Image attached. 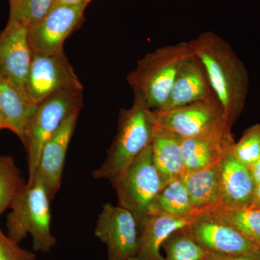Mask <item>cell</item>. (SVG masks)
Masks as SVG:
<instances>
[{"mask_svg":"<svg viewBox=\"0 0 260 260\" xmlns=\"http://www.w3.org/2000/svg\"><path fill=\"white\" fill-rule=\"evenodd\" d=\"M251 207L254 208H257V209H260V184H257L256 186L254 198H253V201L252 203H251Z\"/></svg>","mask_w":260,"mask_h":260,"instance_id":"4dcf8cb0","label":"cell"},{"mask_svg":"<svg viewBox=\"0 0 260 260\" xmlns=\"http://www.w3.org/2000/svg\"><path fill=\"white\" fill-rule=\"evenodd\" d=\"M191 218L158 213L150 214L140 229L137 257L164 260L160 253L162 244L174 233L189 226Z\"/></svg>","mask_w":260,"mask_h":260,"instance_id":"e0dca14e","label":"cell"},{"mask_svg":"<svg viewBox=\"0 0 260 260\" xmlns=\"http://www.w3.org/2000/svg\"><path fill=\"white\" fill-rule=\"evenodd\" d=\"M128 260H145V259H140V258L137 257V256H134V257L130 258V259H129Z\"/></svg>","mask_w":260,"mask_h":260,"instance_id":"836d02e7","label":"cell"},{"mask_svg":"<svg viewBox=\"0 0 260 260\" xmlns=\"http://www.w3.org/2000/svg\"><path fill=\"white\" fill-rule=\"evenodd\" d=\"M92 0H54V6L56 5H78L89 4Z\"/></svg>","mask_w":260,"mask_h":260,"instance_id":"f1b7e54d","label":"cell"},{"mask_svg":"<svg viewBox=\"0 0 260 260\" xmlns=\"http://www.w3.org/2000/svg\"><path fill=\"white\" fill-rule=\"evenodd\" d=\"M27 182L10 155H0V216L10 208Z\"/></svg>","mask_w":260,"mask_h":260,"instance_id":"cb8c5ba5","label":"cell"},{"mask_svg":"<svg viewBox=\"0 0 260 260\" xmlns=\"http://www.w3.org/2000/svg\"><path fill=\"white\" fill-rule=\"evenodd\" d=\"M153 112L157 126L181 138H194L232 128L215 95L181 107Z\"/></svg>","mask_w":260,"mask_h":260,"instance_id":"52a82bcc","label":"cell"},{"mask_svg":"<svg viewBox=\"0 0 260 260\" xmlns=\"http://www.w3.org/2000/svg\"><path fill=\"white\" fill-rule=\"evenodd\" d=\"M232 228L246 239L260 244V209L252 207L218 205L198 212Z\"/></svg>","mask_w":260,"mask_h":260,"instance_id":"44dd1931","label":"cell"},{"mask_svg":"<svg viewBox=\"0 0 260 260\" xmlns=\"http://www.w3.org/2000/svg\"><path fill=\"white\" fill-rule=\"evenodd\" d=\"M230 153L246 167H250L260 159V123L249 126L241 139L234 143Z\"/></svg>","mask_w":260,"mask_h":260,"instance_id":"d4e9b609","label":"cell"},{"mask_svg":"<svg viewBox=\"0 0 260 260\" xmlns=\"http://www.w3.org/2000/svg\"><path fill=\"white\" fill-rule=\"evenodd\" d=\"M5 129L4 119L0 113V129Z\"/></svg>","mask_w":260,"mask_h":260,"instance_id":"d6a6232c","label":"cell"},{"mask_svg":"<svg viewBox=\"0 0 260 260\" xmlns=\"http://www.w3.org/2000/svg\"><path fill=\"white\" fill-rule=\"evenodd\" d=\"M37 256L31 251L19 245L5 234L0 227V260H36Z\"/></svg>","mask_w":260,"mask_h":260,"instance_id":"4316f807","label":"cell"},{"mask_svg":"<svg viewBox=\"0 0 260 260\" xmlns=\"http://www.w3.org/2000/svg\"><path fill=\"white\" fill-rule=\"evenodd\" d=\"M155 213L177 217L194 216V209L183 178L171 181L162 188L150 208V214Z\"/></svg>","mask_w":260,"mask_h":260,"instance_id":"7402d4cb","label":"cell"},{"mask_svg":"<svg viewBox=\"0 0 260 260\" xmlns=\"http://www.w3.org/2000/svg\"><path fill=\"white\" fill-rule=\"evenodd\" d=\"M37 106L28 102L20 89L0 73V113L5 129L23 140L25 127Z\"/></svg>","mask_w":260,"mask_h":260,"instance_id":"d6986e66","label":"cell"},{"mask_svg":"<svg viewBox=\"0 0 260 260\" xmlns=\"http://www.w3.org/2000/svg\"><path fill=\"white\" fill-rule=\"evenodd\" d=\"M79 114L75 113L67 118L42 148L34 178L42 181L51 200L60 189L67 153Z\"/></svg>","mask_w":260,"mask_h":260,"instance_id":"4fadbf2b","label":"cell"},{"mask_svg":"<svg viewBox=\"0 0 260 260\" xmlns=\"http://www.w3.org/2000/svg\"><path fill=\"white\" fill-rule=\"evenodd\" d=\"M155 126L153 110L135 97L132 107L121 111L115 138L106 160L92 172L93 179L110 181L120 174L152 144Z\"/></svg>","mask_w":260,"mask_h":260,"instance_id":"3957f363","label":"cell"},{"mask_svg":"<svg viewBox=\"0 0 260 260\" xmlns=\"http://www.w3.org/2000/svg\"><path fill=\"white\" fill-rule=\"evenodd\" d=\"M88 4L56 5L44 18L28 28L32 52L52 53L62 50L67 38L78 28Z\"/></svg>","mask_w":260,"mask_h":260,"instance_id":"30bf717a","label":"cell"},{"mask_svg":"<svg viewBox=\"0 0 260 260\" xmlns=\"http://www.w3.org/2000/svg\"><path fill=\"white\" fill-rule=\"evenodd\" d=\"M51 201L40 179L27 182L7 217L8 237L19 244L30 234L34 251L49 252L57 242L51 230Z\"/></svg>","mask_w":260,"mask_h":260,"instance_id":"277c9868","label":"cell"},{"mask_svg":"<svg viewBox=\"0 0 260 260\" xmlns=\"http://www.w3.org/2000/svg\"><path fill=\"white\" fill-rule=\"evenodd\" d=\"M219 180L222 204L232 207H249L256 184L250 169L236 158L230 151L219 164Z\"/></svg>","mask_w":260,"mask_h":260,"instance_id":"2e32d148","label":"cell"},{"mask_svg":"<svg viewBox=\"0 0 260 260\" xmlns=\"http://www.w3.org/2000/svg\"><path fill=\"white\" fill-rule=\"evenodd\" d=\"M19 1H20V0H9L10 8V15L15 14V13H16L19 6Z\"/></svg>","mask_w":260,"mask_h":260,"instance_id":"1f68e13d","label":"cell"},{"mask_svg":"<svg viewBox=\"0 0 260 260\" xmlns=\"http://www.w3.org/2000/svg\"><path fill=\"white\" fill-rule=\"evenodd\" d=\"M234 143L232 129L194 138H181L186 172L217 165L230 151Z\"/></svg>","mask_w":260,"mask_h":260,"instance_id":"9a60e30c","label":"cell"},{"mask_svg":"<svg viewBox=\"0 0 260 260\" xmlns=\"http://www.w3.org/2000/svg\"><path fill=\"white\" fill-rule=\"evenodd\" d=\"M192 54L189 42H181L159 47L143 56L126 77L135 97L151 110L164 109L181 64Z\"/></svg>","mask_w":260,"mask_h":260,"instance_id":"7a4b0ae2","label":"cell"},{"mask_svg":"<svg viewBox=\"0 0 260 260\" xmlns=\"http://www.w3.org/2000/svg\"><path fill=\"white\" fill-rule=\"evenodd\" d=\"M219 164L186 172L183 177L194 209V215L201 210L222 204Z\"/></svg>","mask_w":260,"mask_h":260,"instance_id":"ffe728a7","label":"cell"},{"mask_svg":"<svg viewBox=\"0 0 260 260\" xmlns=\"http://www.w3.org/2000/svg\"><path fill=\"white\" fill-rule=\"evenodd\" d=\"M249 169H250L253 179H254L256 185L260 184V159L249 167Z\"/></svg>","mask_w":260,"mask_h":260,"instance_id":"f546056e","label":"cell"},{"mask_svg":"<svg viewBox=\"0 0 260 260\" xmlns=\"http://www.w3.org/2000/svg\"><path fill=\"white\" fill-rule=\"evenodd\" d=\"M54 6V0H20L15 14L9 20H15L27 28L44 18Z\"/></svg>","mask_w":260,"mask_h":260,"instance_id":"484cf974","label":"cell"},{"mask_svg":"<svg viewBox=\"0 0 260 260\" xmlns=\"http://www.w3.org/2000/svg\"><path fill=\"white\" fill-rule=\"evenodd\" d=\"M83 90L64 49L52 53L32 52L25 95L28 102L39 105L61 90Z\"/></svg>","mask_w":260,"mask_h":260,"instance_id":"ba28073f","label":"cell"},{"mask_svg":"<svg viewBox=\"0 0 260 260\" xmlns=\"http://www.w3.org/2000/svg\"><path fill=\"white\" fill-rule=\"evenodd\" d=\"M259 249H260V244H259Z\"/></svg>","mask_w":260,"mask_h":260,"instance_id":"e575fe53","label":"cell"},{"mask_svg":"<svg viewBox=\"0 0 260 260\" xmlns=\"http://www.w3.org/2000/svg\"><path fill=\"white\" fill-rule=\"evenodd\" d=\"M195 240L210 253L229 256L260 255L259 246L237 231L207 215H194L188 226Z\"/></svg>","mask_w":260,"mask_h":260,"instance_id":"8fae6325","label":"cell"},{"mask_svg":"<svg viewBox=\"0 0 260 260\" xmlns=\"http://www.w3.org/2000/svg\"><path fill=\"white\" fill-rule=\"evenodd\" d=\"M189 42L204 64L214 93L233 126L244 111L249 92L245 65L232 46L215 32H202Z\"/></svg>","mask_w":260,"mask_h":260,"instance_id":"6da1fadb","label":"cell"},{"mask_svg":"<svg viewBox=\"0 0 260 260\" xmlns=\"http://www.w3.org/2000/svg\"><path fill=\"white\" fill-rule=\"evenodd\" d=\"M31 59L28 28L15 20H8L6 27L0 30V73L24 95Z\"/></svg>","mask_w":260,"mask_h":260,"instance_id":"7c38bea8","label":"cell"},{"mask_svg":"<svg viewBox=\"0 0 260 260\" xmlns=\"http://www.w3.org/2000/svg\"><path fill=\"white\" fill-rule=\"evenodd\" d=\"M152 150L153 162L161 179L162 187L185 175L181 138L179 135L156 125L152 141Z\"/></svg>","mask_w":260,"mask_h":260,"instance_id":"ac0fdd59","label":"cell"},{"mask_svg":"<svg viewBox=\"0 0 260 260\" xmlns=\"http://www.w3.org/2000/svg\"><path fill=\"white\" fill-rule=\"evenodd\" d=\"M110 181L117 194L118 205L135 215L140 229L162 188L153 162L152 144Z\"/></svg>","mask_w":260,"mask_h":260,"instance_id":"8992f818","label":"cell"},{"mask_svg":"<svg viewBox=\"0 0 260 260\" xmlns=\"http://www.w3.org/2000/svg\"><path fill=\"white\" fill-rule=\"evenodd\" d=\"M83 107V90H61L37 105L29 119L22 143L25 147L28 161V179L35 177L43 147L60 127L67 118L80 113Z\"/></svg>","mask_w":260,"mask_h":260,"instance_id":"5b68a950","label":"cell"},{"mask_svg":"<svg viewBox=\"0 0 260 260\" xmlns=\"http://www.w3.org/2000/svg\"><path fill=\"white\" fill-rule=\"evenodd\" d=\"M208 260H260V255L229 256L210 252Z\"/></svg>","mask_w":260,"mask_h":260,"instance_id":"83f0119b","label":"cell"},{"mask_svg":"<svg viewBox=\"0 0 260 260\" xmlns=\"http://www.w3.org/2000/svg\"><path fill=\"white\" fill-rule=\"evenodd\" d=\"M213 95L204 64L194 52L181 64L164 109L181 107Z\"/></svg>","mask_w":260,"mask_h":260,"instance_id":"5bb4252c","label":"cell"},{"mask_svg":"<svg viewBox=\"0 0 260 260\" xmlns=\"http://www.w3.org/2000/svg\"><path fill=\"white\" fill-rule=\"evenodd\" d=\"M164 260H208L210 252L195 240L187 228L172 234L162 244Z\"/></svg>","mask_w":260,"mask_h":260,"instance_id":"603a6c76","label":"cell"},{"mask_svg":"<svg viewBox=\"0 0 260 260\" xmlns=\"http://www.w3.org/2000/svg\"><path fill=\"white\" fill-rule=\"evenodd\" d=\"M94 234L107 246L108 260H128L137 256L139 225L135 215L120 205H103Z\"/></svg>","mask_w":260,"mask_h":260,"instance_id":"9c48e42d","label":"cell"}]
</instances>
